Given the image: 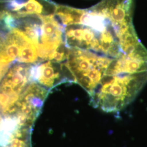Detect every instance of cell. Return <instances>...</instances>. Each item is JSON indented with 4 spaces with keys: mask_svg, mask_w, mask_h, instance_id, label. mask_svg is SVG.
I'll list each match as a JSON object with an SVG mask.
<instances>
[{
    "mask_svg": "<svg viewBox=\"0 0 147 147\" xmlns=\"http://www.w3.org/2000/svg\"><path fill=\"white\" fill-rule=\"evenodd\" d=\"M134 1L102 0L87 9L57 5L54 14L68 47L116 58L141 42L133 23Z\"/></svg>",
    "mask_w": 147,
    "mask_h": 147,
    "instance_id": "1",
    "label": "cell"
},
{
    "mask_svg": "<svg viewBox=\"0 0 147 147\" xmlns=\"http://www.w3.org/2000/svg\"><path fill=\"white\" fill-rule=\"evenodd\" d=\"M147 83V72L105 75L89 95L90 104L107 113L119 112L136 98Z\"/></svg>",
    "mask_w": 147,
    "mask_h": 147,
    "instance_id": "2",
    "label": "cell"
},
{
    "mask_svg": "<svg viewBox=\"0 0 147 147\" xmlns=\"http://www.w3.org/2000/svg\"><path fill=\"white\" fill-rule=\"evenodd\" d=\"M11 23L33 44L37 50L38 61H54L67 47L64 40L62 27L54 14L11 16Z\"/></svg>",
    "mask_w": 147,
    "mask_h": 147,
    "instance_id": "3",
    "label": "cell"
},
{
    "mask_svg": "<svg viewBox=\"0 0 147 147\" xmlns=\"http://www.w3.org/2000/svg\"><path fill=\"white\" fill-rule=\"evenodd\" d=\"M114 58L78 48H70L67 63L75 83L90 95L100 82Z\"/></svg>",
    "mask_w": 147,
    "mask_h": 147,
    "instance_id": "4",
    "label": "cell"
},
{
    "mask_svg": "<svg viewBox=\"0 0 147 147\" xmlns=\"http://www.w3.org/2000/svg\"><path fill=\"white\" fill-rule=\"evenodd\" d=\"M30 76L31 82H35L50 91L62 84L75 83L67 62L37 61L31 64Z\"/></svg>",
    "mask_w": 147,
    "mask_h": 147,
    "instance_id": "5",
    "label": "cell"
},
{
    "mask_svg": "<svg viewBox=\"0 0 147 147\" xmlns=\"http://www.w3.org/2000/svg\"><path fill=\"white\" fill-rule=\"evenodd\" d=\"M57 5L49 0H0V10L14 17L51 15Z\"/></svg>",
    "mask_w": 147,
    "mask_h": 147,
    "instance_id": "6",
    "label": "cell"
}]
</instances>
